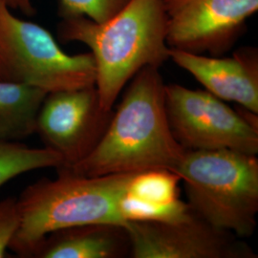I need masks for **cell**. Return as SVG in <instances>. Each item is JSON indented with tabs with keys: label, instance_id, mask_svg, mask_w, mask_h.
Here are the masks:
<instances>
[{
	"label": "cell",
	"instance_id": "1",
	"mask_svg": "<svg viewBox=\"0 0 258 258\" xmlns=\"http://www.w3.org/2000/svg\"><path fill=\"white\" fill-rule=\"evenodd\" d=\"M159 68H143L129 82L118 109L92 152L68 168L76 175L175 171L185 153L167 119L166 95Z\"/></svg>",
	"mask_w": 258,
	"mask_h": 258
},
{
	"label": "cell",
	"instance_id": "2",
	"mask_svg": "<svg viewBox=\"0 0 258 258\" xmlns=\"http://www.w3.org/2000/svg\"><path fill=\"white\" fill-rule=\"evenodd\" d=\"M59 37L90 49L96 65V88L104 110L113 106L124 86L148 66L169 59L164 0H129L106 21L64 16Z\"/></svg>",
	"mask_w": 258,
	"mask_h": 258
},
{
	"label": "cell",
	"instance_id": "3",
	"mask_svg": "<svg viewBox=\"0 0 258 258\" xmlns=\"http://www.w3.org/2000/svg\"><path fill=\"white\" fill-rule=\"evenodd\" d=\"M55 180L30 184L19 198L21 223L9 249L31 257L51 232L96 223L123 225L120 205L129 183L137 173L76 175L57 169Z\"/></svg>",
	"mask_w": 258,
	"mask_h": 258
},
{
	"label": "cell",
	"instance_id": "4",
	"mask_svg": "<svg viewBox=\"0 0 258 258\" xmlns=\"http://www.w3.org/2000/svg\"><path fill=\"white\" fill-rule=\"evenodd\" d=\"M176 174L190 211L242 239L253 234L258 212V159L231 149L185 150Z\"/></svg>",
	"mask_w": 258,
	"mask_h": 258
},
{
	"label": "cell",
	"instance_id": "5",
	"mask_svg": "<svg viewBox=\"0 0 258 258\" xmlns=\"http://www.w3.org/2000/svg\"><path fill=\"white\" fill-rule=\"evenodd\" d=\"M0 80L72 90L96 84V65L90 52L66 54L46 29L17 18L0 0Z\"/></svg>",
	"mask_w": 258,
	"mask_h": 258
},
{
	"label": "cell",
	"instance_id": "6",
	"mask_svg": "<svg viewBox=\"0 0 258 258\" xmlns=\"http://www.w3.org/2000/svg\"><path fill=\"white\" fill-rule=\"evenodd\" d=\"M171 132L185 150L231 149L257 155V114L231 109L212 93L166 84Z\"/></svg>",
	"mask_w": 258,
	"mask_h": 258
},
{
	"label": "cell",
	"instance_id": "7",
	"mask_svg": "<svg viewBox=\"0 0 258 258\" xmlns=\"http://www.w3.org/2000/svg\"><path fill=\"white\" fill-rule=\"evenodd\" d=\"M113 112L102 108L95 85L48 93L37 115L36 132L45 148L61 157L58 168H68L92 152Z\"/></svg>",
	"mask_w": 258,
	"mask_h": 258
},
{
	"label": "cell",
	"instance_id": "8",
	"mask_svg": "<svg viewBox=\"0 0 258 258\" xmlns=\"http://www.w3.org/2000/svg\"><path fill=\"white\" fill-rule=\"evenodd\" d=\"M133 258H255L242 238L190 211L178 221L126 220Z\"/></svg>",
	"mask_w": 258,
	"mask_h": 258
},
{
	"label": "cell",
	"instance_id": "9",
	"mask_svg": "<svg viewBox=\"0 0 258 258\" xmlns=\"http://www.w3.org/2000/svg\"><path fill=\"white\" fill-rule=\"evenodd\" d=\"M170 49L220 55L239 37L258 0H164Z\"/></svg>",
	"mask_w": 258,
	"mask_h": 258
},
{
	"label": "cell",
	"instance_id": "10",
	"mask_svg": "<svg viewBox=\"0 0 258 258\" xmlns=\"http://www.w3.org/2000/svg\"><path fill=\"white\" fill-rule=\"evenodd\" d=\"M169 58L218 99L257 114V49L244 48L231 57H219L169 48Z\"/></svg>",
	"mask_w": 258,
	"mask_h": 258
},
{
	"label": "cell",
	"instance_id": "11",
	"mask_svg": "<svg viewBox=\"0 0 258 258\" xmlns=\"http://www.w3.org/2000/svg\"><path fill=\"white\" fill-rule=\"evenodd\" d=\"M180 183L179 176L170 170L137 173L120 205L124 221H178L187 217L190 209L180 198Z\"/></svg>",
	"mask_w": 258,
	"mask_h": 258
},
{
	"label": "cell",
	"instance_id": "12",
	"mask_svg": "<svg viewBox=\"0 0 258 258\" xmlns=\"http://www.w3.org/2000/svg\"><path fill=\"white\" fill-rule=\"evenodd\" d=\"M130 249L123 225L96 223L49 233L31 257L120 258L130 256Z\"/></svg>",
	"mask_w": 258,
	"mask_h": 258
},
{
	"label": "cell",
	"instance_id": "13",
	"mask_svg": "<svg viewBox=\"0 0 258 258\" xmlns=\"http://www.w3.org/2000/svg\"><path fill=\"white\" fill-rule=\"evenodd\" d=\"M47 94L26 83L0 80V140L19 142L36 133Z\"/></svg>",
	"mask_w": 258,
	"mask_h": 258
},
{
	"label": "cell",
	"instance_id": "14",
	"mask_svg": "<svg viewBox=\"0 0 258 258\" xmlns=\"http://www.w3.org/2000/svg\"><path fill=\"white\" fill-rule=\"evenodd\" d=\"M61 166V157L49 148H30L19 142L0 140V187L29 171Z\"/></svg>",
	"mask_w": 258,
	"mask_h": 258
},
{
	"label": "cell",
	"instance_id": "15",
	"mask_svg": "<svg viewBox=\"0 0 258 258\" xmlns=\"http://www.w3.org/2000/svg\"><path fill=\"white\" fill-rule=\"evenodd\" d=\"M64 16H83L102 23L122 9L129 0H58ZM31 4V0H27Z\"/></svg>",
	"mask_w": 258,
	"mask_h": 258
},
{
	"label": "cell",
	"instance_id": "16",
	"mask_svg": "<svg viewBox=\"0 0 258 258\" xmlns=\"http://www.w3.org/2000/svg\"><path fill=\"white\" fill-rule=\"evenodd\" d=\"M21 210L19 199L0 200V258L5 257L6 250L19 231Z\"/></svg>",
	"mask_w": 258,
	"mask_h": 258
},
{
	"label": "cell",
	"instance_id": "17",
	"mask_svg": "<svg viewBox=\"0 0 258 258\" xmlns=\"http://www.w3.org/2000/svg\"><path fill=\"white\" fill-rule=\"evenodd\" d=\"M6 2L9 5L11 8H16V9H20L22 12L25 13H32L33 11V6L27 2V0H2Z\"/></svg>",
	"mask_w": 258,
	"mask_h": 258
}]
</instances>
